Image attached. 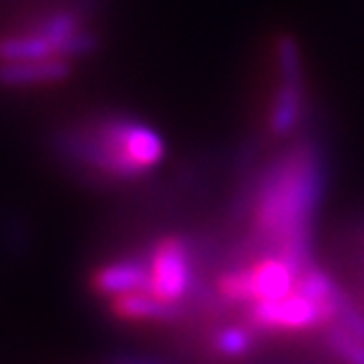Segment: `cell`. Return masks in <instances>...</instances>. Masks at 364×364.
Returning <instances> with one entry per match:
<instances>
[{
  "label": "cell",
  "mask_w": 364,
  "mask_h": 364,
  "mask_svg": "<svg viewBox=\"0 0 364 364\" xmlns=\"http://www.w3.org/2000/svg\"><path fill=\"white\" fill-rule=\"evenodd\" d=\"M305 112V92L303 76H279L272 109H270V133L284 137L303 121Z\"/></svg>",
  "instance_id": "cell-8"
},
{
  "label": "cell",
  "mask_w": 364,
  "mask_h": 364,
  "mask_svg": "<svg viewBox=\"0 0 364 364\" xmlns=\"http://www.w3.org/2000/svg\"><path fill=\"white\" fill-rule=\"evenodd\" d=\"M301 270L291 260L263 253L251 265L225 272L218 279V296L230 305H253L277 301L296 291Z\"/></svg>",
  "instance_id": "cell-3"
},
{
  "label": "cell",
  "mask_w": 364,
  "mask_h": 364,
  "mask_svg": "<svg viewBox=\"0 0 364 364\" xmlns=\"http://www.w3.org/2000/svg\"><path fill=\"white\" fill-rule=\"evenodd\" d=\"M253 326H225L213 336V350L223 358L237 360V358H246L253 346H256V336H253Z\"/></svg>",
  "instance_id": "cell-11"
},
{
  "label": "cell",
  "mask_w": 364,
  "mask_h": 364,
  "mask_svg": "<svg viewBox=\"0 0 364 364\" xmlns=\"http://www.w3.org/2000/svg\"><path fill=\"white\" fill-rule=\"evenodd\" d=\"M296 289L301 291L303 296H308L310 301H315V303L322 305V308L329 310L333 315V322L338 319L341 310L350 303V298H348L343 291L336 287V282H333L329 274H326L324 270H319V267L312 265V263L308 267H303L301 274H298Z\"/></svg>",
  "instance_id": "cell-10"
},
{
  "label": "cell",
  "mask_w": 364,
  "mask_h": 364,
  "mask_svg": "<svg viewBox=\"0 0 364 364\" xmlns=\"http://www.w3.org/2000/svg\"><path fill=\"white\" fill-rule=\"evenodd\" d=\"M64 154L112 180H135L164 161L166 144L154 128L128 116L81 126L62 140Z\"/></svg>",
  "instance_id": "cell-2"
},
{
  "label": "cell",
  "mask_w": 364,
  "mask_h": 364,
  "mask_svg": "<svg viewBox=\"0 0 364 364\" xmlns=\"http://www.w3.org/2000/svg\"><path fill=\"white\" fill-rule=\"evenodd\" d=\"M246 310V322L258 331H305L333 322L329 310L310 301L298 289L277 301L253 303Z\"/></svg>",
  "instance_id": "cell-5"
},
{
  "label": "cell",
  "mask_w": 364,
  "mask_h": 364,
  "mask_svg": "<svg viewBox=\"0 0 364 364\" xmlns=\"http://www.w3.org/2000/svg\"><path fill=\"white\" fill-rule=\"evenodd\" d=\"M326 346L343 364H364V338L355 336L343 326H331L326 331Z\"/></svg>",
  "instance_id": "cell-12"
},
{
  "label": "cell",
  "mask_w": 364,
  "mask_h": 364,
  "mask_svg": "<svg viewBox=\"0 0 364 364\" xmlns=\"http://www.w3.org/2000/svg\"><path fill=\"white\" fill-rule=\"evenodd\" d=\"M324 194V159L315 142L291 147L267 168L253 201V235L267 253L308 267L312 220Z\"/></svg>",
  "instance_id": "cell-1"
},
{
  "label": "cell",
  "mask_w": 364,
  "mask_h": 364,
  "mask_svg": "<svg viewBox=\"0 0 364 364\" xmlns=\"http://www.w3.org/2000/svg\"><path fill=\"white\" fill-rule=\"evenodd\" d=\"M149 289L166 303L180 305L194 287L192 246L178 235L161 237L147 256Z\"/></svg>",
  "instance_id": "cell-4"
},
{
  "label": "cell",
  "mask_w": 364,
  "mask_h": 364,
  "mask_svg": "<svg viewBox=\"0 0 364 364\" xmlns=\"http://www.w3.org/2000/svg\"><path fill=\"white\" fill-rule=\"evenodd\" d=\"M92 289L95 294L105 298H119L126 294H135V291L149 289V267L147 258H121L112 260V263L102 265L97 272L92 274Z\"/></svg>",
  "instance_id": "cell-7"
},
{
  "label": "cell",
  "mask_w": 364,
  "mask_h": 364,
  "mask_svg": "<svg viewBox=\"0 0 364 364\" xmlns=\"http://www.w3.org/2000/svg\"><path fill=\"white\" fill-rule=\"evenodd\" d=\"M112 312L123 322H173L180 317V305L166 303L151 291H135L112 298Z\"/></svg>",
  "instance_id": "cell-9"
},
{
  "label": "cell",
  "mask_w": 364,
  "mask_h": 364,
  "mask_svg": "<svg viewBox=\"0 0 364 364\" xmlns=\"http://www.w3.org/2000/svg\"><path fill=\"white\" fill-rule=\"evenodd\" d=\"M74 64L67 57H46V60L0 62V85L5 88H36V85L62 83L71 76Z\"/></svg>",
  "instance_id": "cell-6"
}]
</instances>
